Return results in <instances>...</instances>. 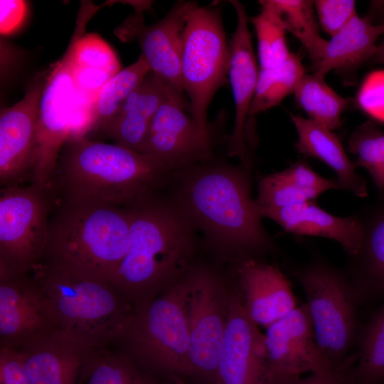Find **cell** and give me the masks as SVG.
I'll list each match as a JSON object with an SVG mask.
<instances>
[{
    "label": "cell",
    "mask_w": 384,
    "mask_h": 384,
    "mask_svg": "<svg viewBox=\"0 0 384 384\" xmlns=\"http://www.w3.org/2000/svg\"><path fill=\"white\" fill-rule=\"evenodd\" d=\"M93 350L58 329L18 351L31 384H78L82 366Z\"/></svg>",
    "instance_id": "ffe728a7"
},
{
    "label": "cell",
    "mask_w": 384,
    "mask_h": 384,
    "mask_svg": "<svg viewBox=\"0 0 384 384\" xmlns=\"http://www.w3.org/2000/svg\"><path fill=\"white\" fill-rule=\"evenodd\" d=\"M306 297L316 343L332 368L351 357L357 335V288L346 276L324 261L294 271Z\"/></svg>",
    "instance_id": "52a82bcc"
},
{
    "label": "cell",
    "mask_w": 384,
    "mask_h": 384,
    "mask_svg": "<svg viewBox=\"0 0 384 384\" xmlns=\"http://www.w3.org/2000/svg\"><path fill=\"white\" fill-rule=\"evenodd\" d=\"M46 75L36 79L24 97L0 114L1 188L31 181L40 100Z\"/></svg>",
    "instance_id": "e0dca14e"
},
{
    "label": "cell",
    "mask_w": 384,
    "mask_h": 384,
    "mask_svg": "<svg viewBox=\"0 0 384 384\" xmlns=\"http://www.w3.org/2000/svg\"><path fill=\"white\" fill-rule=\"evenodd\" d=\"M126 207L129 247L112 282L134 307L169 288L189 270L195 228L174 201L156 192Z\"/></svg>",
    "instance_id": "6da1fadb"
},
{
    "label": "cell",
    "mask_w": 384,
    "mask_h": 384,
    "mask_svg": "<svg viewBox=\"0 0 384 384\" xmlns=\"http://www.w3.org/2000/svg\"><path fill=\"white\" fill-rule=\"evenodd\" d=\"M363 237L358 253L352 259L362 285L384 292V207L368 220H361Z\"/></svg>",
    "instance_id": "f546056e"
},
{
    "label": "cell",
    "mask_w": 384,
    "mask_h": 384,
    "mask_svg": "<svg viewBox=\"0 0 384 384\" xmlns=\"http://www.w3.org/2000/svg\"><path fill=\"white\" fill-rule=\"evenodd\" d=\"M188 273V375L214 384L230 295L214 272L205 268L190 267Z\"/></svg>",
    "instance_id": "8fae6325"
},
{
    "label": "cell",
    "mask_w": 384,
    "mask_h": 384,
    "mask_svg": "<svg viewBox=\"0 0 384 384\" xmlns=\"http://www.w3.org/2000/svg\"><path fill=\"white\" fill-rule=\"evenodd\" d=\"M348 384H361L360 383H358L353 377V378L352 380H351V382L348 383Z\"/></svg>",
    "instance_id": "bcb514c9"
},
{
    "label": "cell",
    "mask_w": 384,
    "mask_h": 384,
    "mask_svg": "<svg viewBox=\"0 0 384 384\" xmlns=\"http://www.w3.org/2000/svg\"><path fill=\"white\" fill-rule=\"evenodd\" d=\"M0 384H31L18 351L0 348Z\"/></svg>",
    "instance_id": "ab89813d"
},
{
    "label": "cell",
    "mask_w": 384,
    "mask_h": 384,
    "mask_svg": "<svg viewBox=\"0 0 384 384\" xmlns=\"http://www.w3.org/2000/svg\"><path fill=\"white\" fill-rule=\"evenodd\" d=\"M258 211L262 218L274 220L288 233L335 240L351 257L361 247L363 228L356 215L335 216L313 201L277 208L258 207Z\"/></svg>",
    "instance_id": "44dd1931"
},
{
    "label": "cell",
    "mask_w": 384,
    "mask_h": 384,
    "mask_svg": "<svg viewBox=\"0 0 384 384\" xmlns=\"http://www.w3.org/2000/svg\"><path fill=\"white\" fill-rule=\"evenodd\" d=\"M186 100L171 98L158 110L142 153L174 174L207 161L211 155L210 129H205L189 114Z\"/></svg>",
    "instance_id": "7c38bea8"
},
{
    "label": "cell",
    "mask_w": 384,
    "mask_h": 384,
    "mask_svg": "<svg viewBox=\"0 0 384 384\" xmlns=\"http://www.w3.org/2000/svg\"><path fill=\"white\" fill-rule=\"evenodd\" d=\"M188 272L161 294L134 306L119 339L146 370L188 375Z\"/></svg>",
    "instance_id": "8992f818"
},
{
    "label": "cell",
    "mask_w": 384,
    "mask_h": 384,
    "mask_svg": "<svg viewBox=\"0 0 384 384\" xmlns=\"http://www.w3.org/2000/svg\"><path fill=\"white\" fill-rule=\"evenodd\" d=\"M58 329L52 306L31 274L0 278V348L21 351Z\"/></svg>",
    "instance_id": "4fadbf2b"
},
{
    "label": "cell",
    "mask_w": 384,
    "mask_h": 384,
    "mask_svg": "<svg viewBox=\"0 0 384 384\" xmlns=\"http://www.w3.org/2000/svg\"><path fill=\"white\" fill-rule=\"evenodd\" d=\"M95 96L77 90L72 111L68 140L85 138L87 133L94 129Z\"/></svg>",
    "instance_id": "74e56055"
},
{
    "label": "cell",
    "mask_w": 384,
    "mask_h": 384,
    "mask_svg": "<svg viewBox=\"0 0 384 384\" xmlns=\"http://www.w3.org/2000/svg\"><path fill=\"white\" fill-rule=\"evenodd\" d=\"M198 6L194 1H178L153 25L144 24L142 11H138L115 31L124 41L136 39L151 71L182 97H185L181 73L183 34L190 15Z\"/></svg>",
    "instance_id": "5bb4252c"
},
{
    "label": "cell",
    "mask_w": 384,
    "mask_h": 384,
    "mask_svg": "<svg viewBox=\"0 0 384 384\" xmlns=\"http://www.w3.org/2000/svg\"><path fill=\"white\" fill-rule=\"evenodd\" d=\"M356 102L374 121L384 123V70H374L366 76L357 94Z\"/></svg>",
    "instance_id": "d590c367"
},
{
    "label": "cell",
    "mask_w": 384,
    "mask_h": 384,
    "mask_svg": "<svg viewBox=\"0 0 384 384\" xmlns=\"http://www.w3.org/2000/svg\"><path fill=\"white\" fill-rule=\"evenodd\" d=\"M356 353L354 378L362 384H384V304L364 328Z\"/></svg>",
    "instance_id": "4dcf8cb0"
},
{
    "label": "cell",
    "mask_w": 384,
    "mask_h": 384,
    "mask_svg": "<svg viewBox=\"0 0 384 384\" xmlns=\"http://www.w3.org/2000/svg\"><path fill=\"white\" fill-rule=\"evenodd\" d=\"M171 98L186 100L150 71L129 95L104 132L114 144L142 153L155 114L161 105Z\"/></svg>",
    "instance_id": "7402d4cb"
},
{
    "label": "cell",
    "mask_w": 384,
    "mask_h": 384,
    "mask_svg": "<svg viewBox=\"0 0 384 384\" xmlns=\"http://www.w3.org/2000/svg\"><path fill=\"white\" fill-rule=\"evenodd\" d=\"M383 33V25L373 23L367 16L355 15L327 41L321 62L314 73L325 78L332 70H351L370 61L377 41Z\"/></svg>",
    "instance_id": "cb8c5ba5"
},
{
    "label": "cell",
    "mask_w": 384,
    "mask_h": 384,
    "mask_svg": "<svg viewBox=\"0 0 384 384\" xmlns=\"http://www.w3.org/2000/svg\"><path fill=\"white\" fill-rule=\"evenodd\" d=\"M0 28L1 34L14 32L21 24L26 16V3L23 1H0Z\"/></svg>",
    "instance_id": "7bdbcfd3"
},
{
    "label": "cell",
    "mask_w": 384,
    "mask_h": 384,
    "mask_svg": "<svg viewBox=\"0 0 384 384\" xmlns=\"http://www.w3.org/2000/svg\"><path fill=\"white\" fill-rule=\"evenodd\" d=\"M292 121L298 134L297 151L317 159L332 169L338 176L340 188L356 196L366 197V181L355 171L356 166L349 160L338 137L309 119L292 115Z\"/></svg>",
    "instance_id": "603a6c76"
},
{
    "label": "cell",
    "mask_w": 384,
    "mask_h": 384,
    "mask_svg": "<svg viewBox=\"0 0 384 384\" xmlns=\"http://www.w3.org/2000/svg\"><path fill=\"white\" fill-rule=\"evenodd\" d=\"M78 384H158L127 354L94 349L81 370Z\"/></svg>",
    "instance_id": "484cf974"
},
{
    "label": "cell",
    "mask_w": 384,
    "mask_h": 384,
    "mask_svg": "<svg viewBox=\"0 0 384 384\" xmlns=\"http://www.w3.org/2000/svg\"><path fill=\"white\" fill-rule=\"evenodd\" d=\"M257 39L260 69L275 67L284 63L291 55L286 31L277 17L270 9L261 6L260 13L250 19Z\"/></svg>",
    "instance_id": "d6a6232c"
},
{
    "label": "cell",
    "mask_w": 384,
    "mask_h": 384,
    "mask_svg": "<svg viewBox=\"0 0 384 384\" xmlns=\"http://www.w3.org/2000/svg\"><path fill=\"white\" fill-rule=\"evenodd\" d=\"M129 242L130 217L127 207L55 199L42 261L112 282Z\"/></svg>",
    "instance_id": "277c9868"
},
{
    "label": "cell",
    "mask_w": 384,
    "mask_h": 384,
    "mask_svg": "<svg viewBox=\"0 0 384 384\" xmlns=\"http://www.w3.org/2000/svg\"><path fill=\"white\" fill-rule=\"evenodd\" d=\"M247 168L225 165L192 167L174 201L194 228L217 246L245 253L272 250L255 201Z\"/></svg>",
    "instance_id": "3957f363"
},
{
    "label": "cell",
    "mask_w": 384,
    "mask_h": 384,
    "mask_svg": "<svg viewBox=\"0 0 384 384\" xmlns=\"http://www.w3.org/2000/svg\"><path fill=\"white\" fill-rule=\"evenodd\" d=\"M150 71L148 63L141 54L137 61L105 82L95 96L94 129L105 131L118 114L129 95Z\"/></svg>",
    "instance_id": "83f0119b"
},
{
    "label": "cell",
    "mask_w": 384,
    "mask_h": 384,
    "mask_svg": "<svg viewBox=\"0 0 384 384\" xmlns=\"http://www.w3.org/2000/svg\"><path fill=\"white\" fill-rule=\"evenodd\" d=\"M357 359L355 352L341 367L321 373H310L287 384H348L353 378V368Z\"/></svg>",
    "instance_id": "60d3db41"
},
{
    "label": "cell",
    "mask_w": 384,
    "mask_h": 384,
    "mask_svg": "<svg viewBox=\"0 0 384 384\" xmlns=\"http://www.w3.org/2000/svg\"><path fill=\"white\" fill-rule=\"evenodd\" d=\"M287 178L300 188L322 193L331 190L338 189L339 183L337 179L325 178L302 162H297L283 171Z\"/></svg>",
    "instance_id": "f35d334b"
},
{
    "label": "cell",
    "mask_w": 384,
    "mask_h": 384,
    "mask_svg": "<svg viewBox=\"0 0 384 384\" xmlns=\"http://www.w3.org/2000/svg\"><path fill=\"white\" fill-rule=\"evenodd\" d=\"M367 16L373 23L381 24L384 27V0L371 1ZM370 61L384 64V33L381 42L377 45L374 55Z\"/></svg>",
    "instance_id": "ee69618b"
},
{
    "label": "cell",
    "mask_w": 384,
    "mask_h": 384,
    "mask_svg": "<svg viewBox=\"0 0 384 384\" xmlns=\"http://www.w3.org/2000/svg\"><path fill=\"white\" fill-rule=\"evenodd\" d=\"M171 174L147 155L85 137L65 144L50 187L58 201L126 207L156 193Z\"/></svg>",
    "instance_id": "7a4b0ae2"
},
{
    "label": "cell",
    "mask_w": 384,
    "mask_h": 384,
    "mask_svg": "<svg viewBox=\"0 0 384 384\" xmlns=\"http://www.w3.org/2000/svg\"><path fill=\"white\" fill-rule=\"evenodd\" d=\"M319 195L316 191L299 188L282 171L260 179L255 202L260 208H277L312 201Z\"/></svg>",
    "instance_id": "836d02e7"
},
{
    "label": "cell",
    "mask_w": 384,
    "mask_h": 384,
    "mask_svg": "<svg viewBox=\"0 0 384 384\" xmlns=\"http://www.w3.org/2000/svg\"><path fill=\"white\" fill-rule=\"evenodd\" d=\"M230 3L235 11L237 23L229 43L228 79L235 102V116L228 143V154L238 157L242 166L250 169L251 161L245 144V130L260 69L253 50L245 8L238 1H230Z\"/></svg>",
    "instance_id": "ac0fdd59"
},
{
    "label": "cell",
    "mask_w": 384,
    "mask_h": 384,
    "mask_svg": "<svg viewBox=\"0 0 384 384\" xmlns=\"http://www.w3.org/2000/svg\"><path fill=\"white\" fill-rule=\"evenodd\" d=\"M214 384H270L265 334L247 316L241 292L230 297Z\"/></svg>",
    "instance_id": "2e32d148"
},
{
    "label": "cell",
    "mask_w": 384,
    "mask_h": 384,
    "mask_svg": "<svg viewBox=\"0 0 384 384\" xmlns=\"http://www.w3.org/2000/svg\"><path fill=\"white\" fill-rule=\"evenodd\" d=\"M29 273L48 297L59 329L94 349L119 341L134 307L111 281L43 261Z\"/></svg>",
    "instance_id": "5b68a950"
},
{
    "label": "cell",
    "mask_w": 384,
    "mask_h": 384,
    "mask_svg": "<svg viewBox=\"0 0 384 384\" xmlns=\"http://www.w3.org/2000/svg\"><path fill=\"white\" fill-rule=\"evenodd\" d=\"M259 2L273 12L284 30L302 43L315 70L321 62L327 41L319 34L314 1L264 0Z\"/></svg>",
    "instance_id": "d4e9b609"
},
{
    "label": "cell",
    "mask_w": 384,
    "mask_h": 384,
    "mask_svg": "<svg viewBox=\"0 0 384 384\" xmlns=\"http://www.w3.org/2000/svg\"><path fill=\"white\" fill-rule=\"evenodd\" d=\"M294 95L309 119L331 131L341 127L348 100L330 87L324 78L314 73L305 74Z\"/></svg>",
    "instance_id": "4316f807"
},
{
    "label": "cell",
    "mask_w": 384,
    "mask_h": 384,
    "mask_svg": "<svg viewBox=\"0 0 384 384\" xmlns=\"http://www.w3.org/2000/svg\"><path fill=\"white\" fill-rule=\"evenodd\" d=\"M354 164L365 168L379 192H384V132L373 122L359 125L348 139Z\"/></svg>",
    "instance_id": "1f68e13d"
},
{
    "label": "cell",
    "mask_w": 384,
    "mask_h": 384,
    "mask_svg": "<svg viewBox=\"0 0 384 384\" xmlns=\"http://www.w3.org/2000/svg\"><path fill=\"white\" fill-rule=\"evenodd\" d=\"M305 74L301 59L294 53L280 65L260 69L249 116L269 110L294 94Z\"/></svg>",
    "instance_id": "f1b7e54d"
},
{
    "label": "cell",
    "mask_w": 384,
    "mask_h": 384,
    "mask_svg": "<svg viewBox=\"0 0 384 384\" xmlns=\"http://www.w3.org/2000/svg\"><path fill=\"white\" fill-rule=\"evenodd\" d=\"M76 67L97 69L114 75L121 70L117 56L111 47L97 34L81 33L74 49Z\"/></svg>",
    "instance_id": "e575fe53"
},
{
    "label": "cell",
    "mask_w": 384,
    "mask_h": 384,
    "mask_svg": "<svg viewBox=\"0 0 384 384\" xmlns=\"http://www.w3.org/2000/svg\"><path fill=\"white\" fill-rule=\"evenodd\" d=\"M55 203L50 187L30 183L1 188L0 278L28 274L42 261Z\"/></svg>",
    "instance_id": "ba28073f"
},
{
    "label": "cell",
    "mask_w": 384,
    "mask_h": 384,
    "mask_svg": "<svg viewBox=\"0 0 384 384\" xmlns=\"http://www.w3.org/2000/svg\"><path fill=\"white\" fill-rule=\"evenodd\" d=\"M230 58L220 9L198 6L183 31L181 73L189 114L205 129L210 102L228 82Z\"/></svg>",
    "instance_id": "9c48e42d"
},
{
    "label": "cell",
    "mask_w": 384,
    "mask_h": 384,
    "mask_svg": "<svg viewBox=\"0 0 384 384\" xmlns=\"http://www.w3.org/2000/svg\"><path fill=\"white\" fill-rule=\"evenodd\" d=\"M97 12L82 4L76 27L63 55L51 66L39 105L36 144L31 183L50 187L52 177L63 146L70 136L72 111L77 92L74 78V49L78 37Z\"/></svg>",
    "instance_id": "30bf717a"
},
{
    "label": "cell",
    "mask_w": 384,
    "mask_h": 384,
    "mask_svg": "<svg viewBox=\"0 0 384 384\" xmlns=\"http://www.w3.org/2000/svg\"><path fill=\"white\" fill-rule=\"evenodd\" d=\"M265 341L270 384H287L305 373L333 369L318 349L304 304L267 327Z\"/></svg>",
    "instance_id": "9a60e30c"
},
{
    "label": "cell",
    "mask_w": 384,
    "mask_h": 384,
    "mask_svg": "<svg viewBox=\"0 0 384 384\" xmlns=\"http://www.w3.org/2000/svg\"><path fill=\"white\" fill-rule=\"evenodd\" d=\"M314 4L322 28L331 37L357 14L353 0H316Z\"/></svg>",
    "instance_id": "8d00e7d4"
},
{
    "label": "cell",
    "mask_w": 384,
    "mask_h": 384,
    "mask_svg": "<svg viewBox=\"0 0 384 384\" xmlns=\"http://www.w3.org/2000/svg\"><path fill=\"white\" fill-rule=\"evenodd\" d=\"M238 272L245 313L257 326L267 329L298 306L289 281L278 267L248 257Z\"/></svg>",
    "instance_id": "d6986e66"
},
{
    "label": "cell",
    "mask_w": 384,
    "mask_h": 384,
    "mask_svg": "<svg viewBox=\"0 0 384 384\" xmlns=\"http://www.w3.org/2000/svg\"><path fill=\"white\" fill-rule=\"evenodd\" d=\"M169 384H186L185 383H183L182 380H173L171 383Z\"/></svg>",
    "instance_id": "f6af8a7d"
},
{
    "label": "cell",
    "mask_w": 384,
    "mask_h": 384,
    "mask_svg": "<svg viewBox=\"0 0 384 384\" xmlns=\"http://www.w3.org/2000/svg\"><path fill=\"white\" fill-rule=\"evenodd\" d=\"M112 75L106 71L76 67L74 63V78L77 90L96 95Z\"/></svg>",
    "instance_id": "b9f144b4"
}]
</instances>
